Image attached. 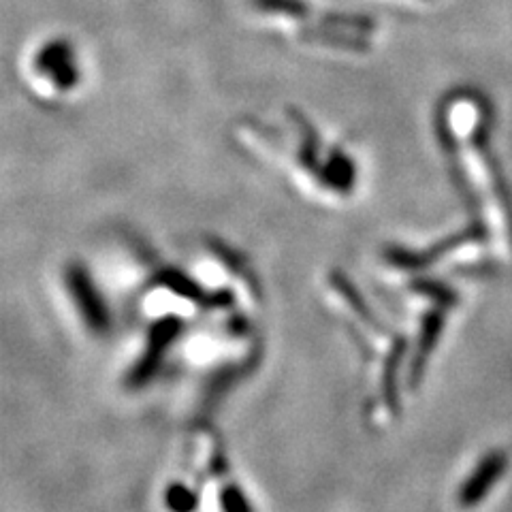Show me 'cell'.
I'll return each mask as SVG.
<instances>
[{
    "label": "cell",
    "mask_w": 512,
    "mask_h": 512,
    "mask_svg": "<svg viewBox=\"0 0 512 512\" xmlns=\"http://www.w3.org/2000/svg\"><path fill=\"white\" fill-rule=\"evenodd\" d=\"M254 18L286 32L293 41L331 52L372 50L376 24L365 15L318 7L312 0H248Z\"/></svg>",
    "instance_id": "2"
},
{
    "label": "cell",
    "mask_w": 512,
    "mask_h": 512,
    "mask_svg": "<svg viewBox=\"0 0 512 512\" xmlns=\"http://www.w3.org/2000/svg\"><path fill=\"white\" fill-rule=\"evenodd\" d=\"M82 56L67 37H50L32 47L26 58V79L30 88L47 101H64L84 84Z\"/></svg>",
    "instance_id": "3"
},
{
    "label": "cell",
    "mask_w": 512,
    "mask_h": 512,
    "mask_svg": "<svg viewBox=\"0 0 512 512\" xmlns=\"http://www.w3.org/2000/svg\"><path fill=\"white\" fill-rule=\"evenodd\" d=\"M239 135L248 148L286 169L295 186L327 201H344L359 186V165L338 143H331L316 128L286 111L278 124L244 122Z\"/></svg>",
    "instance_id": "1"
}]
</instances>
